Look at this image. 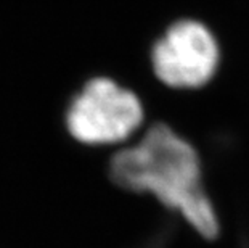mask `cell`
Masks as SVG:
<instances>
[{
    "instance_id": "cell-1",
    "label": "cell",
    "mask_w": 249,
    "mask_h": 248,
    "mask_svg": "<svg viewBox=\"0 0 249 248\" xmlns=\"http://www.w3.org/2000/svg\"><path fill=\"white\" fill-rule=\"evenodd\" d=\"M109 181L143 195L182 218L196 234L214 240L220 221L206 184L201 152L167 123H153L139 140L108 156Z\"/></svg>"
},
{
    "instance_id": "cell-2",
    "label": "cell",
    "mask_w": 249,
    "mask_h": 248,
    "mask_svg": "<svg viewBox=\"0 0 249 248\" xmlns=\"http://www.w3.org/2000/svg\"><path fill=\"white\" fill-rule=\"evenodd\" d=\"M145 121V110L130 89L113 79L93 77L66 112V133L86 149L124 147Z\"/></svg>"
},
{
    "instance_id": "cell-3",
    "label": "cell",
    "mask_w": 249,
    "mask_h": 248,
    "mask_svg": "<svg viewBox=\"0 0 249 248\" xmlns=\"http://www.w3.org/2000/svg\"><path fill=\"white\" fill-rule=\"evenodd\" d=\"M219 44L208 26L195 19L174 23L153 45V73L172 89H199L215 76Z\"/></svg>"
}]
</instances>
